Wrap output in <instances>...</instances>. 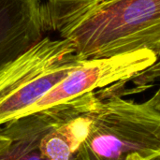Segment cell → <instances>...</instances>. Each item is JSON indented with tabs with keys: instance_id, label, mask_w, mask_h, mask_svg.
<instances>
[{
	"instance_id": "obj_1",
	"label": "cell",
	"mask_w": 160,
	"mask_h": 160,
	"mask_svg": "<svg viewBox=\"0 0 160 160\" xmlns=\"http://www.w3.org/2000/svg\"><path fill=\"white\" fill-rule=\"evenodd\" d=\"M45 31L68 40L81 60L149 50L159 56L160 0H47Z\"/></svg>"
},
{
	"instance_id": "obj_2",
	"label": "cell",
	"mask_w": 160,
	"mask_h": 160,
	"mask_svg": "<svg viewBox=\"0 0 160 160\" xmlns=\"http://www.w3.org/2000/svg\"><path fill=\"white\" fill-rule=\"evenodd\" d=\"M115 84L98 92L74 160H159V91L138 103L123 98Z\"/></svg>"
},
{
	"instance_id": "obj_3",
	"label": "cell",
	"mask_w": 160,
	"mask_h": 160,
	"mask_svg": "<svg viewBox=\"0 0 160 160\" xmlns=\"http://www.w3.org/2000/svg\"><path fill=\"white\" fill-rule=\"evenodd\" d=\"M83 61L68 40L43 37L0 70V126L17 118Z\"/></svg>"
},
{
	"instance_id": "obj_4",
	"label": "cell",
	"mask_w": 160,
	"mask_h": 160,
	"mask_svg": "<svg viewBox=\"0 0 160 160\" xmlns=\"http://www.w3.org/2000/svg\"><path fill=\"white\" fill-rule=\"evenodd\" d=\"M158 62V55L149 50L106 59L84 60L18 117L68 103L89 92L134 80Z\"/></svg>"
},
{
	"instance_id": "obj_5",
	"label": "cell",
	"mask_w": 160,
	"mask_h": 160,
	"mask_svg": "<svg viewBox=\"0 0 160 160\" xmlns=\"http://www.w3.org/2000/svg\"><path fill=\"white\" fill-rule=\"evenodd\" d=\"M64 104L15 118L0 128V160H46L40 142L60 120Z\"/></svg>"
},
{
	"instance_id": "obj_6",
	"label": "cell",
	"mask_w": 160,
	"mask_h": 160,
	"mask_svg": "<svg viewBox=\"0 0 160 160\" xmlns=\"http://www.w3.org/2000/svg\"><path fill=\"white\" fill-rule=\"evenodd\" d=\"M25 51L26 40L18 20L0 1V70Z\"/></svg>"
},
{
	"instance_id": "obj_7",
	"label": "cell",
	"mask_w": 160,
	"mask_h": 160,
	"mask_svg": "<svg viewBox=\"0 0 160 160\" xmlns=\"http://www.w3.org/2000/svg\"><path fill=\"white\" fill-rule=\"evenodd\" d=\"M0 128H1V126H0Z\"/></svg>"
}]
</instances>
